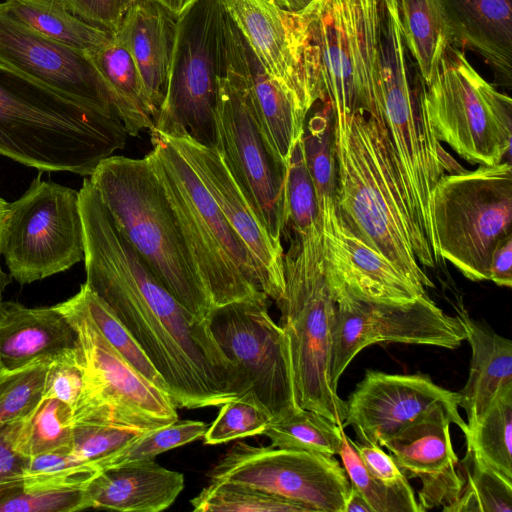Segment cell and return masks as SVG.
Wrapping results in <instances>:
<instances>
[{
    "mask_svg": "<svg viewBox=\"0 0 512 512\" xmlns=\"http://www.w3.org/2000/svg\"><path fill=\"white\" fill-rule=\"evenodd\" d=\"M86 285L140 345L177 408L219 406L241 395L237 372L209 321L186 309L120 232L95 187L79 191Z\"/></svg>",
    "mask_w": 512,
    "mask_h": 512,
    "instance_id": "obj_1",
    "label": "cell"
},
{
    "mask_svg": "<svg viewBox=\"0 0 512 512\" xmlns=\"http://www.w3.org/2000/svg\"><path fill=\"white\" fill-rule=\"evenodd\" d=\"M333 122L336 203L345 221L418 289L433 287L419 263L438 262L410 214L385 127L363 111Z\"/></svg>",
    "mask_w": 512,
    "mask_h": 512,
    "instance_id": "obj_2",
    "label": "cell"
},
{
    "mask_svg": "<svg viewBox=\"0 0 512 512\" xmlns=\"http://www.w3.org/2000/svg\"><path fill=\"white\" fill-rule=\"evenodd\" d=\"M127 135L117 116L0 61V155L39 171L90 176Z\"/></svg>",
    "mask_w": 512,
    "mask_h": 512,
    "instance_id": "obj_3",
    "label": "cell"
},
{
    "mask_svg": "<svg viewBox=\"0 0 512 512\" xmlns=\"http://www.w3.org/2000/svg\"><path fill=\"white\" fill-rule=\"evenodd\" d=\"M89 180L157 279L193 315L207 320L214 307L146 156L112 155L99 163Z\"/></svg>",
    "mask_w": 512,
    "mask_h": 512,
    "instance_id": "obj_4",
    "label": "cell"
},
{
    "mask_svg": "<svg viewBox=\"0 0 512 512\" xmlns=\"http://www.w3.org/2000/svg\"><path fill=\"white\" fill-rule=\"evenodd\" d=\"M150 135L153 149L146 158L213 307L268 298L251 254L196 172L166 137Z\"/></svg>",
    "mask_w": 512,
    "mask_h": 512,
    "instance_id": "obj_5",
    "label": "cell"
},
{
    "mask_svg": "<svg viewBox=\"0 0 512 512\" xmlns=\"http://www.w3.org/2000/svg\"><path fill=\"white\" fill-rule=\"evenodd\" d=\"M284 279L279 325L289 342L298 405L342 425L346 401L331 381L336 302L324 271L322 231L290 237Z\"/></svg>",
    "mask_w": 512,
    "mask_h": 512,
    "instance_id": "obj_6",
    "label": "cell"
},
{
    "mask_svg": "<svg viewBox=\"0 0 512 512\" xmlns=\"http://www.w3.org/2000/svg\"><path fill=\"white\" fill-rule=\"evenodd\" d=\"M405 48L400 27L393 23L385 25L381 37L377 120L387 131L412 219L439 263L431 194L446 171L456 173L463 168L442 148L420 90L416 92L410 85Z\"/></svg>",
    "mask_w": 512,
    "mask_h": 512,
    "instance_id": "obj_7",
    "label": "cell"
},
{
    "mask_svg": "<svg viewBox=\"0 0 512 512\" xmlns=\"http://www.w3.org/2000/svg\"><path fill=\"white\" fill-rule=\"evenodd\" d=\"M441 259L471 281L489 280L491 256L512 235L510 162L443 175L431 194Z\"/></svg>",
    "mask_w": 512,
    "mask_h": 512,
    "instance_id": "obj_8",
    "label": "cell"
},
{
    "mask_svg": "<svg viewBox=\"0 0 512 512\" xmlns=\"http://www.w3.org/2000/svg\"><path fill=\"white\" fill-rule=\"evenodd\" d=\"M304 13L333 119H345L358 111L377 119L381 1L314 0Z\"/></svg>",
    "mask_w": 512,
    "mask_h": 512,
    "instance_id": "obj_9",
    "label": "cell"
},
{
    "mask_svg": "<svg viewBox=\"0 0 512 512\" xmlns=\"http://www.w3.org/2000/svg\"><path fill=\"white\" fill-rule=\"evenodd\" d=\"M420 94L435 136L471 164L493 166L510 152L512 101L449 45Z\"/></svg>",
    "mask_w": 512,
    "mask_h": 512,
    "instance_id": "obj_10",
    "label": "cell"
},
{
    "mask_svg": "<svg viewBox=\"0 0 512 512\" xmlns=\"http://www.w3.org/2000/svg\"><path fill=\"white\" fill-rule=\"evenodd\" d=\"M73 327L83 387L73 423H102L138 432L179 419L169 393L135 369L102 335L76 296L54 305Z\"/></svg>",
    "mask_w": 512,
    "mask_h": 512,
    "instance_id": "obj_11",
    "label": "cell"
},
{
    "mask_svg": "<svg viewBox=\"0 0 512 512\" xmlns=\"http://www.w3.org/2000/svg\"><path fill=\"white\" fill-rule=\"evenodd\" d=\"M224 18L220 0H198L177 18L166 94L150 133L214 146L217 79L226 73Z\"/></svg>",
    "mask_w": 512,
    "mask_h": 512,
    "instance_id": "obj_12",
    "label": "cell"
},
{
    "mask_svg": "<svg viewBox=\"0 0 512 512\" xmlns=\"http://www.w3.org/2000/svg\"><path fill=\"white\" fill-rule=\"evenodd\" d=\"M84 250L79 191L38 176L9 203L1 254L19 284L68 270L84 260Z\"/></svg>",
    "mask_w": 512,
    "mask_h": 512,
    "instance_id": "obj_13",
    "label": "cell"
},
{
    "mask_svg": "<svg viewBox=\"0 0 512 512\" xmlns=\"http://www.w3.org/2000/svg\"><path fill=\"white\" fill-rule=\"evenodd\" d=\"M217 87L214 146L262 225L281 244L287 222V165L271 147L239 74L226 65Z\"/></svg>",
    "mask_w": 512,
    "mask_h": 512,
    "instance_id": "obj_14",
    "label": "cell"
},
{
    "mask_svg": "<svg viewBox=\"0 0 512 512\" xmlns=\"http://www.w3.org/2000/svg\"><path fill=\"white\" fill-rule=\"evenodd\" d=\"M268 298L214 308L210 329L233 364L241 395L251 392L271 420L301 409L296 397L288 338L271 318Z\"/></svg>",
    "mask_w": 512,
    "mask_h": 512,
    "instance_id": "obj_15",
    "label": "cell"
},
{
    "mask_svg": "<svg viewBox=\"0 0 512 512\" xmlns=\"http://www.w3.org/2000/svg\"><path fill=\"white\" fill-rule=\"evenodd\" d=\"M211 481L263 490L308 507L344 512L351 484L334 456L304 450L253 446L239 441L212 468Z\"/></svg>",
    "mask_w": 512,
    "mask_h": 512,
    "instance_id": "obj_16",
    "label": "cell"
},
{
    "mask_svg": "<svg viewBox=\"0 0 512 512\" xmlns=\"http://www.w3.org/2000/svg\"><path fill=\"white\" fill-rule=\"evenodd\" d=\"M333 330L331 381H338L365 347L381 343L429 345L455 349L465 340L459 317L446 314L428 296L405 304L374 303L338 296Z\"/></svg>",
    "mask_w": 512,
    "mask_h": 512,
    "instance_id": "obj_17",
    "label": "cell"
},
{
    "mask_svg": "<svg viewBox=\"0 0 512 512\" xmlns=\"http://www.w3.org/2000/svg\"><path fill=\"white\" fill-rule=\"evenodd\" d=\"M266 72L307 115L325 100L307 17L272 0H220Z\"/></svg>",
    "mask_w": 512,
    "mask_h": 512,
    "instance_id": "obj_18",
    "label": "cell"
},
{
    "mask_svg": "<svg viewBox=\"0 0 512 512\" xmlns=\"http://www.w3.org/2000/svg\"><path fill=\"white\" fill-rule=\"evenodd\" d=\"M324 271L333 298L405 304L428 295L347 224L336 199L318 202Z\"/></svg>",
    "mask_w": 512,
    "mask_h": 512,
    "instance_id": "obj_19",
    "label": "cell"
},
{
    "mask_svg": "<svg viewBox=\"0 0 512 512\" xmlns=\"http://www.w3.org/2000/svg\"><path fill=\"white\" fill-rule=\"evenodd\" d=\"M456 424L464 434L467 423L458 406L440 403L385 440V447L407 479L418 477L419 511L454 504L465 483L459 459L450 436V425Z\"/></svg>",
    "mask_w": 512,
    "mask_h": 512,
    "instance_id": "obj_20",
    "label": "cell"
},
{
    "mask_svg": "<svg viewBox=\"0 0 512 512\" xmlns=\"http://www.w3.org/2000/svg\"><path fill=\"white\" fill-rule=\"evenodd\" d=\"M0 61L105 114L117 116L105 82L88 53L37 32L9 15L2 3Z\"/></svg>",
    "mask_w": 512,
    "mask_h": 512,
    "instance_id": "obj_21",
    "label": "cell"
},
{
    "mask_svg": "<svg viewBox=\"0 0 512 512\" xmlns=\"http://www.w3.org/2000/svg\"><path fill=\"white\" fill-rule=\"evenodd\" d=\"M457 401V392L437 385L426 374L367 370L346 401L342 426H351L359 442L382 447L385 440L435 405L458 406Z\"/></svg>",
    "mask_w": 512,
    "mask_h": 512,
    "instance_id": "obj_22",
    "label": "cell"
},
{
    "mask_svg": "<svg viewBox=\"0 0 512 512\" xmlns=\"http://www.w3.org/2000/svg\"><path fill=\"white\" fill-rule=\"evenodd\" d=\"M166 138L196 172L251 254L262 291L277 303L285 290L282 244L276 243L262 225L215 146L200 144L187 136Z\"/></svg>",
    "mask_w": 512,
    "mask_h": 512,
    "instance_id": "obj_23",
    "label": "cell"
},
{
    "mask_svg": "<svg viewBox=\"0 0 512 512\" xmlns=\"http://www.w3.org/2000/svg\"><path fill=\"white\" fill-rule=\"evenodd\" d=\"M224 47L226 65L243 80L271 147L288 166L292 149L302 137L307 115L266 72L226 11Z\"/></svg>",
    "mask_w": 512,
    "mask_h": 512,
    "instance_id": "obj_24",
    "label": "cell"
},
{
    "mask_svg": "<svg viewBox=\"0 0 512 512\" xmlns=\"http://www.w3.org/2000/svg\"><path fill=\"white\" fill-rule=\"evenodd\" d=\"M176 30L177 18L158 0H135L113 35L138 68L153 121L165 98Z\"/></svg>",
    "mask_w": 512,
    "mask_h": 512,
    "instance_id": "obj_25",
    "label": "cell"
},
{
    "mask_svg": "<svg viewBox=\"0 0 512 512\" xmlns=\"http://www.w3.org/2000/svg\"><path fill=\"white\" fill-rule=\"evenodd\" d=\"M184 489V475L154 460L126 463L100 471L86 486L88 509L160 512Z\"/></svg>",
    "mask_w": 512,
    "mask_h": 512,
    "instance_id": "obj_26",
    "label": "cell"
},
{
    "mask_svg": "<svg viewBox=\"0 0 512 512\" xmlns=\"http://www.w3.org/2000/svg\"><path fill=\"white\" fill-rule=\"evenodd\" d=\"M454 46L480 55L504 82L512 72V0H437Z\"/></svg>",
    "mask_w": 512,
    "mask_h": 512,
    "instance_id": "obj_27",
    "label": "cell"
},
{
    "mask_svg": "<svg viewBox=\"0 0 512 512\" xmlns=\"http://www.w3.org/2000/svg\"><path fill=\"white\" fill-rule=\"evenodd\" d=\"M76 346V333L56 307L0 301V360L12 370Z\"/></svg>",
    "mask_w": 512,
    "mask_h": 512,
    "instance_id": "obj_28",
    "label": "cell"
},
{
    "mask_svg": "<svg viewBox=\"0 0 512 512\" xmlns=\"http://www.w3.org/2000/svg\"><path fill=\"white\" fill-rule=\"evenodd\" d=\"M455 309L472 352L467 382L457 392L469 428L496 395L512 385V341L473 319L461 303Z\"/></svg>",
    "mask_w": 512,
    "mask_h": 512,
    "instance_id": "obj_29",
    "label": "cell"
},
{
    "mask_svg": "<svg viewBox=\"0 0 512 512\" xmlns=\"http://www.w3.org/2000/svg\"><path fill=\"white\" fill-rule=\"evenodd\" d=\"M103 78L114 110L130 136L154 127L149 102L138 68L126 47L112 35L111 41L89 54Z\"/></svg>",
    "mask_w": 512,
    "mask_h": 512,
    "instance_id": "obj_30",
    "label": "cell"
},
{
    "mask_svg": "<svg viewBox=\"0 0 512 512\" xmlns=\"http://www.w3.org/2000/svg\"><path fill=\"white\" fill-rule=\"evenodd\" d=\"M2 4L9 15L37 32L88 54L112 39L73 15L63 0H6Z\"/></svg>",
    "mask_w": 512,
    "mask_h": 512,
    "instance_id": "obj_31",
    "label": "cell"
},
{
    "mask_svg": "<svg viewBox=\"0 0 512 512\" xmlns=\"http://www.w3.org/2000/svg\"><path fill=\"white\" fill-rule=\"evenodd\" d=\"M402 38L428 84L452 38L437 0H397Z\"/></svg>",
    "mask_w": 512,
    "mask_h": 512,
    "instance_id": "obj_32",
    "label": "cell"
},
{
    "mask_svg": "<svg viewBox=\"0 0 512 512\" xmlns=\"http://www.w3.org/2000/svg\"><path fill=\"white\" fill-rule=\"evenodd\" d=\"M465 437L468 452L512 481V385L496 395Z\"/></svg>",
    "mask_w": 512,
    "mask_h": 512,
    "instance_id": "obj_33",
    "label": "cell"
},
{
    "mask_svg": "<svg viewBox=\"0 0 512 512\" xmlns=\"http://www.w3.org/2000/svg\"><path fill=\"white\" fill-rule=\"evenodd\" d=\"M343 429L324 415L301 408L271 420L261 435L269 438L273 447L335 456L341 448Z\"/></svg>",
    "mask_w": 512,
    "mask_h": 512,
    "instance_id": "obj_34",
    "label": "cell"
},
{
    "mask_svg": "<svg viewBox=\"0 0 512 512\" xmlns=\"http://www.w3.org/2000/svg\"><path fill=\"white\" fill-rule=\"evenodd\" d=\"M73 412L57 399H42L37 408L20 420L16 448L20 454L34 456L71 448Z\"/></svg>",
    "mask_w": 512,
    "mask_h": 512,
    "instance_id": "obj_35",
    "label": "cell"
},
{
    "mask_svg": "<svg viewBox=\"0 0 512 512\" xmlns=\"http://www.w3.org/2000/svg\"><path fill=\"white\" fill-rule=\"evenodd\" d=\"M305 162L317 201L336 199L337 165L334 143L333 112L326 101L305 123L302 134Z\"/></svg>",
    "mask_w": 512,
    "mask_h": 512,
    "instance_id": "obj_36",
    "label": "cell"
},
{
    "mask_svg": "<svg viewBox=\"0 0 512 512\" xmlns=\"http://www.w3.org/2000/svg\"><path fill=\"white\" fill-rule=\"evenodd\" d=\"M195 512H311L290 499L244 485L210 481L190 500Z\"/></svg>",
    "mask_w": 512,
    "mask_h": 512,
    "instance_id": "obj_37",
    "label": "cell"
},
{
    "mask_svg": "<svg viewBox=\"0 0 512 512\" xmlns=\"http://www.w3.org/2000/svg\"><path fill=\"white\" fill-rule=\"evenodd\" d=\"M75 296L106 340L143 376L170 394L163 377L111 308L86 283Z\"/></svg>",
    "mask_w": 512,
    "mask_h": 512,
    "instance_id": "obj_38",
    "label": "cell"
},
{
    "mask_svg": "<svg viewBox=\"0 0 512 512\" xmlns=\"http://www.w3.org/2000/svg\"><path fill=\"white\" fill-rule=\"evenodd\" d=\"M285 233L304 237L321 231L315 188L306 166L302 137L295 143L287 166ZM284 233V235H285Z\"/></svg>",
    "mask_w": 512,
    "mask_h": 512,
    "instance_id": "obj_39",
    "label": "cell"
},
{
    "mask_svg": "<svg viewBox=\"0 0 512 512\" xmlns=\"http://www.w3.org/2000/svg\"><path fill=\"white\" fill-rule=\"evenodd\" d=\"M99 472L79 461L70 448H66L30 458L24 473L10 485L42 490L85 489Z\"/></svg>",
    "mask_w": 512,
    "mask_h": 512,
    "instance_id": "obj_40",
    "label": "cell"
},
{
    "mask_svg": "<svg viewBox=\"0 0 512 512\" xmlns=\"http://www.w3.org/2000/svg\"><path fill=\"white\" fill-rule=\"evenodd\" d=\"M465 483L450 512H511L512 481L480 462L467 451Z\"/></svg>",
    "mask_w": 512,
    "mask_h": 512,
    "instance_id": "obj_41",
    "label": "cell"
},
{
    "mask_svg": "<svg viewBox=\"0 0 512 512\" xmlns=\"http://www.w3.org/2000/svg\"><path fill=\"white\" fill-rule=\"evenodd\" d=\"M338 455L351 486L363 495L373 512H420L410 484L392 487L376 479L363 464L344 429Z\"/></svg>",
    "mask_w": 512,
    "mask_h": 512,
    "instance_id": "obj_42",
    "label": "cell"
},
{
    "mask_svg": "<svg viewBox=\"0 0 512 512\" xmlns=\"http://www.w3.org/2000/svg\"><path fill=\"white\" fill-rule=\"evenodd\" d=\"M49 360L41 358L0 372V427L27 417L41 403Z\"/></svg>",
    "mask_w": 512,
    "mask_h": 512,
    "instance_id": "obj_43",
    "label": "cell"
},
{
    "mask_svg": "<svg viewBox=\"0 0 512 512\" xmlns=\"http://www.w3.org/2000/svg\"><path fill=\"white\" fill-rule=\"evenodd\" d=\"M208 425L198 420H176L166 426L143 431L111 457L102 470L126 463L154 460L168 450L186 445L203 437Z\"/></svg>",
    "mask_w": 512,
    "mask_h": 512,
    "instance_id": "obj_44",
    "label": "cell"
},
{
    "mask_svg": "<svg viewBox=\"0 0 512 512\" xmlns=\"http://www.w3.org/2000/svg\"><path fill=\"white\" fill-rule=\"evenodd\" d=\"M271 419L256 397L247 392L222 404L217 417L203 436L204 442L216 445L261 435Z\"/></svg>",
    "mask_w": 512,
    "mask_h": 512,
    "instance_id": "obj_45",
    "label": "cell"
},
{
    "mask_svg": "<svg viewBox=\"0 0 512 512\" xmlns=\"http://www.w3.org/2000/svg\"><path fill=\"white\" fill-rule=\"evenodd\" d=\"M141 432L102 423L75 422L70 452L101 471L104 464Z\"/></svg>",
    "mask_w": 512,
    "mask_h": 512,
    "instance_id": "obj_46",
    "label": "cell"
},
{
    "mask_svg": "<svg viewBox=\"0 0 512 512\" xmlns=\"http://www.w3.org/2000/svg\"><path fill=\"white\" fill-rule=\"evenodd\" d=\"M88 509L85 489L0 487V512H77Z\"/></svg>",
    "mask_w": 512,
    "mask_h": 512,
    "instance_id": "obj_47",
    "label": "cell"
},
{
    "mask_svg": "<svg viewBox=\"0 0 512 512\" xmlns=\"http://www.w3.org/2000/svg\"><path fill=\"white\" fill-rule=\"evenodd\" d=\"M82 387L83 369L77 346L50 358L45 375L43 399H57L73 412Z\"/></svg>",
    "mask_w": 512,
    "mask_h": 512,
    "instance_id": "obj_48",
    "label": "cell"
},
{
    "mask_svg": "<svg viewBox=\"0 0 512 512\" xmlns=\"http://www.w3.org/2000/svg\"><path fill=\"white\" fill-rule=\"evenodd\" d=\"M135 0H63L67 9L88 25L114 35Z\"/></svg>",
    "mask_w": 512,
    "mask_h": 512,
    "instance_id": "obj_49",
    "label": "cell"
},
{
    "mask_svg": "<svg viewBox=\"0 0 512 512\" xmlns=\"http://www.w3.org/2000/svg\"><path fill=\"white\" fill-rule=\"evenodd\" d=\"M20 420L10 421L0 427V487L16 481L30 461V458L20 454L16 448Z\"/></svg>",
    "mask_w": 512,
    "mask_h": 512,
    "instance_id": "obj_50",
    "label": "cell"
},
{
    "mask_svg": "<svg viewBox=\"0 0 512 512\" xmlns=\"http://www.w3.org/2000/svg\"><path fill=\"white\" fill-rule=\"evenodd\" d=\"M351 442L367 470L376 479L392 487L409 484L408 479L391 455L385 453L380 446L364 444L353 440Z\"/></svg>",
    "mask_w": 512,
    "mask_h": 512,
    "instance_id": "obj_51",
    "label": "cell"
},
{
    "mask_svg": "<svg viewBox=\"0 0 512 512\" xmlns=\"http://www.w3.org/2000/svg\"><path fill=\"white\" fill-rule=\"evenodd\" d=\"M489 280L501 287L512 286V235L502 240L493 251Z\"/></svg>",
    "mask_w": 512,
    "mask_h": 512,
    "instance_id": "obj_52",
    "label": "cell"
},
{
    "mask_svg": "<svg viewBox=\"0 0 512 512\" xmlns=\"http://www.w3.org/2000/svg\"><path fill=\"white\" fill-rule=\"evenodd\" d=\"M344 512H373L363 495L351 486L347 496Z\"/></svg>",
    "mask_w": 512,
    "mask_h": 512,
    "instance_id": "obj_53",
    "label": "cell"
},
{
    "mask_svg": "<svg viewBox=\"0 0 512 512\" xmlns=\"http://www.w3.org/2000/svg\"><path fill=\"white\" fill-rule=\"evenodd\" d=\"M8 206H9V203L0 197V255H1L2 228H3V222H4V218H5ZM11 279H12L11 275L4 272L0 266V301L2 300L3 292L5 291V288L7 287L8 284L11 283Z\"/></svg>",
    "mask_w": 512,
    "mask_h": 512,
    "instance_id": "obj_54",
    "label": "cell"
},
{
    "mask_svg": "<svg viewBox=\"0 0 512 512\" xmlns=\"http://www.w3.org/2000/svg\"><path fill=\"white\" fill-rule=\"evenodd\" d=\"M176 18L198 0H158Z\"/></svg>",
    "mask_w": 512,
    "mask_h": 512,
    "instance_id": "obj_55",
    "label": "cell"
},
{
    "mask_svg": "<svg viewBox=\"0 0 512 512\" xmlns=\"http://www.w3.org/2000/svg\"><path fill=\"white\" fill-rule=\"evenodd\" d=\"M280 7L292 12L304 11L314 0H272Z\"/></svg>",
    "mask_w": 512,
    "mask_h": 512,
    "instance_id": "obj_56",
    "label": "cell"
},
{
    "mask_svg": "<svg viewBox=\"0 0 512 512\" xmlns=\"http://www.w3.org/2000/svg\"><path fill=\"white\" fill-rule=\"evenodd\" d=\"M3 370V367H2V364H1V360H0V372Z\"/></svg>",
    "mask_w": 512,
    "mask_h": 512,
    "instance_id": "obj_57",
    "label": "cell"
}]
</instances>
